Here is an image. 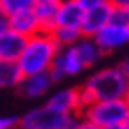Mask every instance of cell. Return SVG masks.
Instances as JSON below:
<instances>
[{
	"label": "cell",
	"instance_id": "cell-14",
	"mask_svg": "<svg viewBox=\"0 0 129 129\" xmlns=\"http://www.w3.org/2000/svg\"><path fill=\"white\" fill-rule=\"evenodd\" d=\"M74 46H76V50H78V55H79V59H81V63H83L85 68L94 67V64L102 59V55H103L102 50L98 48L96 41L92 37L81 35V37L78 39V43H74Z\"/></svg>",
	"mask_w": 129,
	"mask_h": 129
},
{
	"label": "cell",
	"instance_id": "cell-23",
	"mask_svg": "<svg viewBox=\"0 0 129 129\" xmlns=\"http://www.w3.org/2000/svg\"><path fill=\"white\" fill-rule=\"evenodd\" d=\"M102 129H129V124L127 122H122V124H113V125H105Z\"/></svg>",
	"mask_w": 129,
	"mask_h": 129
},
{
	"label": "cell",
	"instance_id": "cell-3",
	"mask_svg": "<svg viewBox=\"0 0 129 129\" xmlns=\"http://www.w3.org/2000/svg\"><path fill=\"white\" fill-rule=\"evenodd\" d=\"M79 120L78 113H59V111L41 105L19 118L20 129H76Z\"/></svg>",
	"mask_w": 129,
	"mask_h": 129
},
{
	"label": "cell",
	"instance_id": "cell-16",
	"mask_svg": "<svg viewBox=\"0 0 129 129\" xmlns=\"http://www.w3.org/2000/svg\"><path fill=\"white\" fill-rule=\"evenodd\" d=\"M52 37L55 39V43L61 46H70L74 43H78V39L81 37L79 28H72V26H54L50 30Z\"/></svg>",
	"mask_w": 129,
	"mask_h": 129
},
{
	"label": "cell",
	"instance_id": "cell-4",
	"mask_svg": "<svg viewBox=\"0 0 129 129\" xmlns=\"http://www.w3.org/2000/svg\"><path fill=\"white\" fill-rule=\"evenodd\" d=\"M85 118L92 120L100 127L113 125V124H122L129 120V105L125 103L124 98L118 100H96L90 105L81 111Z\"/></svg>",
	"mask_w": 129,
	"mask_h": 129
},
{
	"label": "cell",
	"instance_id": "cell-8",
	"mask_svg": "<svg viewBox=\"0 0 129 129\" xmlns=\"http://www.w3.org/2000/svg\"><path fill=\"white\" fill-rule=\"evenodd\" d=\"M52 83H54V79H52V76H50V70H44V72L24 76V78L20 79V83L17 85V89H19L20 96H24L28 100H33V98L44 96L46 92L50 90Z\"/></svg>",
	"mask_w": 129,
	"mask_h": 129
},
{
	"label": "cell",
	"instance_id": "cell-13",
	"mask_svg": "<svg viewBox=\"0 0 129 129\" xmlns=\"http://www.w3.org/2000/svg\"><path fill=\"white\" fill-rule=\"evenodd\" d=\"M61 0H37L33 6V13L39 20L41 31H50L55 26V15Z\"/></svg>",
	"mask_w": 129,
	"mask_h": 129
},
{
	"label": "cell",
	"instance_id": "cell-22",
	"mask_svg": "<svg viewBox=\"0 0 129 129\" xmlns=\"http://www.w3.org/2000/svg\"><path fill=\"white\" fill-rule=\"evenodd\" d=\"M113 8H129V0H109Z\"/></svg>",
	"mask_w": 129,
	"mask_h": 129
},
{
	"label": "cell",
	"instance_id": "cell-24",
	"mask_svg": "<svg viewBox=\"0 0 129 129\" xmlns=\"http://www.w3.org/2000/svg\"><path fill=\"white\" fill-rule=\"evenodd\" d=\"M6 30H8V19L0 15V35H2V33H4Z\"/></svg>",
	"mask_w": 129,
	"mask_h": 129
},
{
	"label": "cell",
	"instance_id": "cell-19",
	"mask_svg": "<svg viewBox=\"0 0 129 129\" xmlns=\"http://www.w3.org/2000/svg\"><path fill=\"white\" fill-rule=\"evenodd\" d=\"M19 125V116H0V129H15Z\"/></svg>",
	"mask_w": 129,
	"mask_h": 129
},
{
	"label": "cell",
	"instance_id": "cell-21",
	"mask_svg": "<svg viewBox=\"0 0 129 129\" xmlns=\"http://www.w3.org/2000/svg\"><path fill=\"white\" fill-rule=\"evenodd\" d=\"M78 2L83 9H89V8H94V6L105 4V2H109V0H78Z\"/></svg>",
	"mask_w": 129,
	"mask_h": 129
},
{
	"label": "cell",
	"instance_id": "cell-9",
	"mask_svg": "<svg viewBox=\"0 0 129 129\" xmlns=\"http://www.w3.org/2000/svg\"><path fill=\"white\" fill-rule=\"evenodd\" d=\"M46 105L59 113H78L81 114V105H79V89H63L54 92Z\"/></svg>",
	"mask_w": 129,
	"mask_h": 129
},
{
	"label": "cell",
	"instance_id": "cell-17",
	"mask_svg": "<svg viewBox=\"0 0 129 129\" xmlns=\"http://www.w3.org/2000/svg\"><path fill=\"white\" fill-rule=\"evenodd\" d=\"M35 2L37 0H0V15L8 19V17L20 13V11L33 9Z\"/></svg>",
	"mask_w": 129,
	"mask_h": 129
},
{
	"label": "cell",
	"instance_id": "cell-10",
	"mask_svg": "<svg viewBox=\"0 0 129 129\" xmlns=\"http://www.w3.org/2000/svg\"><path fill=\"white\" fill-rule=\"evenodd\" d=\"M83 8L78 0H61L55 15V26H72L79 28L81 19H83Z\"/></svg>",
	"mask_w": 129,
	"mask_h": 129
},
{
	"label": "cell",
	"instance_id": "cell-5",
	"mask_svg": "<svg viewBox=\"0 0 129 129\" xmlns=\"http://www.w3.org/2000/svg\"><path fill=\"white\" fill-rule=\"evenodd\" d=\"M83 63H81L78 50H76L74 44L70 46H63L57 52L54 63L50 64V76L54 81H61L63 78H70V76H78L81 70H83Z\"/></svg>",
	"mask_w": 129,
	"mask_h": 129
},
{
	"label": "cell",
	"instance_id": "cell-1",
	"mask_svg": "<svg viewBox=\"0 0 129 129\" xmlns=\"http://www.w3.org/2000/svg\"><path fill=\"white\" fill-rule=\"evenodd\" d=\"M61 46L55 43V39L52 37L50 31H35L33 35L26 37V44L22 48L19 59V67L24 76L44 72L50 68V64L54 63L57 52Z\"/></svg>",
	"mask_w": 129,
	"mask_h": 129
},
{
	"label": "cell",
	"instance_id": "cell-12",
	"mask_svg": "<svg viewBox=\"0 0 129 129\" xmlns=\"http://www.w3.org/2000/svg\"><path fill=\"white\" fill-rule=\"evenodd\" d=\"M8 28L20 33V35H24V37H30V35H33L35 31L41 30L33 9H26V11H20V13L8 17Z\"/></svg>",
	"mask_w": 129,
	"mask_h": 129
},
{
	"label": "cell",
	"instance_id": "cell-20",
	"mask_svg": "<svg viewBox=\"0 0 129 129\" xmlns=\"http://www.w3.org/2000/svg\"><path fill=\"white\" fill-rule=\"evenodd\" d=\"M76 129H102L98 124H94L92 120L89 118H85V116H79V120H78V125H76Z\"/></svg>",
	"mask_w": 129,
	"mask_h": 129
},
{
	"label": "cell",
	"instance_id": "cell-6",
	"mask_svg": "<svg viewBox=\"0 0 129 129\" xmlns=\"http://www.w3.org/2000/svg\"><path fill=\"white\" fill-rule=\"evenodd\" d=\"M92 39L96 41L102 54H109V52H114L116 48H122V46L129 44V26L107 22Z\"/></svg>",
	"mask_w": 129,
	"mask_h": 129
},
{
	"label": "cell",
	"instance_id": "cell-15",
	"mask_svg": "<svg viewBox=\"0 0 129 129\" xmlns=\"http://www.w3.org/2000/svg\"><path fill=\"white\" fill-rule=\"evenodd\" d=\"M22 78L24 74L17 61L0 59V89H17Z\"/></svg>",
	"mask_w": 129,
	"mask_h": 129
},
{
	"label": "cell",
	"instance_id": "cell-11",
	"mask_svg": "<svg viewBox=\"0 0 129 129\" xmlns=\"http://www.w3.org/2000/svg\"><path fill=\"white\" fill-rule=\"evenodd\" d=\"M26 44V37L20 33H17L13 30H6L0 35V59H9V61H17L20 55L22 48Z\"/></svg>",
	"mask_w": 129,
	"mask_h": 129
},
{
	"label": "cell",
	"instance_id": "cell-25",
	"mask_svg": "<svg viewBox=\"0 0 129 129\" xmlns=\"http://www.w3.org/2000/svg\"><path fill=\"white\" fill-rule=\"evenodd\" d=\"M120 67H122V70H124V72H125V74L129 76V59H125L124 63H122V64H120Z\"/></svg>",
	"mask_w": 129,
	"mask_h": 129
},
{
	"label": "cell",
	"instance_id": "cell-7",
	"mask_svg": "<svg viewBox=\"0 0 129 129\" xmlns=\"http://www.w3.org/2000/svg\"><path fill=\"white\" fill-rule=\"evenodd\" d=\"M111 8H113V6L109 2H105V4H100V6H94V8L85 9L81 24H79L81 35H85V37H94V35L109 22Z\"/></svg>",
	"mask_w": 129,
	"mask_h": 129
},
{
	"label": "cell",
	"instance_id": "cell-18",
	"mask_svg": "<svg viewBox=\"0 0 129 129\" xmlns=\"http://www.w3.org/2000/svg\"><path fill=\"white\" fill-rule=\"evenodd\" d=\"M109 22H114L120 26H129V8H111Z\"/></svg>",
	"mask_w": 129,
	"mask_h": 129
},
{
	"label": "cell",
	"instance_id": "cell-2",
	"mask_svg": "<svg viewBox=\"0 0 129 129\" xmlns=\"http://www.w3.org/2000/svg\"><path fill=\"white\" fill-rule=\"evenodd\" d=\"M129 85V76L122 67H107L94 72L85 81L83 89L90 94L92 102L96 100H118L124 98Z\"/></svg>",
	"mask_w": 129,
	"mask_h": 129
},
{
	"label": "cell",
	"instance_id": "cell-27",
	"mask_svg": "<svg viewBox=\"0 0 129 129\" xmlns=\"http://www.w3.org/2000/svg\"><path fill=\"white\" fill-rule=\"evenodd\" d=\"M127 124H129V120H127Z\"/></svg>",
	"mask_w": 129,
	"mask_h": 129
},
{
	"label": "cell",
	"instance_id": "cell-26",
	"mask_svg": "<svg viewBox=\"0 0 129 129\" xmlns=\"http://www.w3.org/2000/svg\"><path fill=\"white\" fill-rule=\"evenodd\" d=\"M124 100H125V103L129 105V85H127V90H125V94H124Z\"/></svg>",
	"mask_w": 129,
	"mask_h": 129
}]
</instances>
